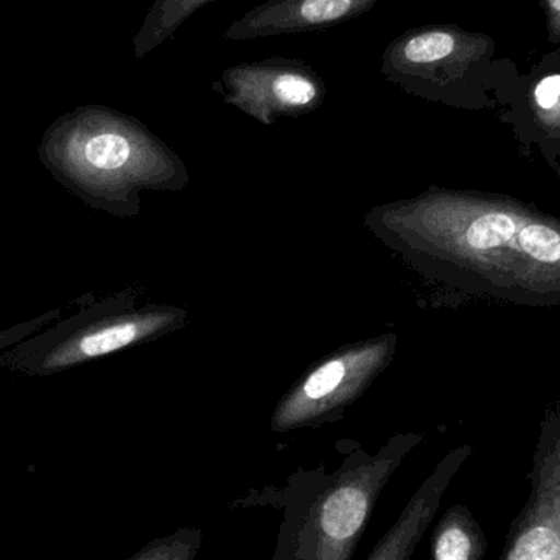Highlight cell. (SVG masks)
<instances>
[{"label":"cell","instance_id":"cell-2","mask_svg":"<svg viewBox=\"0 0 560 560\" xmlns=\"http://www.w3.org/2000/svg\"><path fill=\"white\" fill-rule=\"evenodd\" d=\"M497 52L492 36L450 25L421 30L401 46L405 61L433 88L479 104H492L489 92L497 94L520 72Z\"/></svg>","mask_w":560,"mask_h":560},{"label":"cell","instance_id":"cell-3","mask_svg":"<svg viewBox=\"0 0 560 560\" xmlns=\"http://www.w3.org/2000/svg\"><path fill=\"white\" fill-rule=\"evenodd\" d=\"M500 560H560V456L536 472Z\"/></svg>","mask_w":560,"mask_h":560},{"label":"cell","instance_id":"cell-7","mask_svg":"<svg viewBox=\"0 0 560 560\" xmlns=\"http://www.w3.org/2000/svg\"><path fill=\"white\" fill-rule=\"evenodd\" d=\"M486 552V535L472 512L451 506L431 536V560H483Z\"/></svg>","mask_w":560,"mask_h":560},{"label":"cell","instance_id":"cell-6","mask_svg":"<svg viewBox=\"0 0 560 560\" xmlns=\"http://www.w3.org/2000/svg\"><path fill=\"white\" fill-rule=\"evenodd\" d=\"M516 110H528L546 128H560V48L546 52L526 74H515L497 92Z\"/></svg>","mask_w":560,"mask_h":560},{"label":"cell","instance_id":"cell-4","mask_svg":"<svg viewBox=\"0 0 560 560\" xmlns=\"http://www.w3.org/2000/svg\"><path fill=\"white\" fill-rule=\"evenodd\" d=\"M463 463L460 454H454L421 483L411 495L397 522L378 539L365 560H411L421 538L430 528L440 510L441 500Z\"/></svg>","mask_w":560,"mask_h":560},{"label":"cell","instance_id":"cell-13","mask_svg":"<svg viewBox=\"0 0 560 560\" xmlns=\"http://www.w3.org/2000/svg\"><path fill=\"white\" fill-rule=\"evenodd\" d=\"M546 16V30L548 39L560 48V0H539Z\"/></svg>","mask_w":560,"mask_h":560},{"label":"cell","instance_id":"cell-9","mask_svg":"<svg viewBox=\"0 0 560 560\" xmlns=\"http://www.w3.org/2000/svg\"><path fill=\"white\" fill-rule=\"evenodd\" d=\"M346 375V364L342 361H329L316 369L303 385V395L312 401L323 400L331 395L341 384Z\"/></svg>","mask_w":560,"mask_h":560},{"label":"cell","instance_id":"cell-11","mask_svg":"<svg viewBox=\"0 0 560 560\" xmlns=\"http://www.w3.org/2000/svg\"><path fill=\"white\" fill-rule=\"evenodd\" d=\"M275 94L283 104L306 105L316 97V89L308 79L282 75L275 82Z\"/></svg>","mask_w":560,"mask_h":560},{"label":"cell","instance_id":"cell-8","mask_svg":"<svg viewBox=\"0 0 560 560\" xmlns=\"http://www.w3.org/2000/svg\"><path fill=\"white\" fill-rule=\"evenodd\" d=\"M202 529L186 526L171 535L153 539L127 560H196L202 549Z\"/></svg>","mask_w":560,"mask_h":560},{"label":"cell","instance_id":"cell-1","mask_svg":"<svg viewBox=\"0 0 560 560\" xmlns=\"http://www.w3.org/2000/svg\"><path fill=\"white\" fill-rule=\"evenodd\" d=\"M405 453L404 443L390 444L377 456L348 457L332 474L299 470L282 486L248 490L230 509L278 510L282 522L271 560H352Z\"/></svg>","mask_w":560,"mask_h":560},{"label":"cell","instance_id":"cell-12","mask_svg":"<svg viewBox=\"0 0 560 560\" xmlns=\"http://www.w3.org/2000/svg\"><path fill=\"white\" fill-rule=\"evenodd\" d=\"M351 0H305L302 3L303 20L308 23H325L348 13Z\"/></svg>","mask_w":560,"mask_h":560},{"label":"cell","instance_id":"cell-5","mask_svg":"<svg viewBox=\"0 0 560 560\" xmlns=\"http://www.w3.org/2000/svg\"><path fill=\"white\" fill-rule=\"evenodd\" d=\"M467 243L474 249L513 246L539 262L560 261V235L551 226L526 225L518 229L515 220L505 213H487L470 223Z\"/></svg>","mask_w":560,"mask_h":560},{"label":"cell","instance_id":"cell-10","mask_svg":"<svg viewBox=\"0 0 560 560\" xmlns=\"http://www.w3.org/2000/svg\"><path fill=\"white\" fill-rule=\"evenodd\" d=\"M69 306H58V308L48 310V312L42 313L36 318L26 319V322L16 323V325L9 326V328L0 329V354L12 346L19 345L23 339L30 338L35 332L42 331L46 326L51 323L58 322L61 318L65 310Z\"/></svg>","mask_w":560,"mask_h":560}]
</instances>
